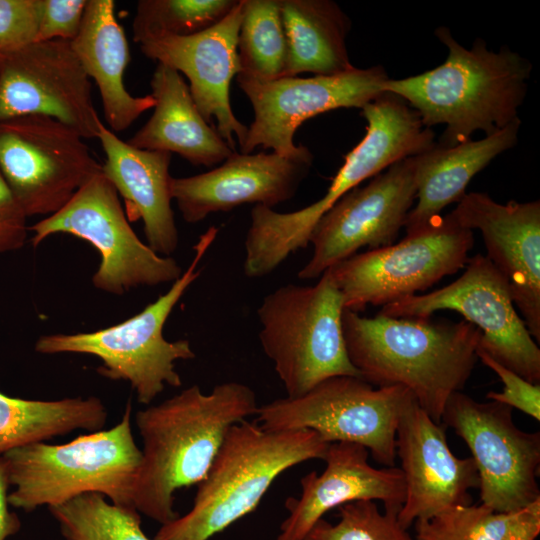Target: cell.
Returning <instances> with one entry per match:
<instances>
[{
	"mask_svg": "<svg viewBox=\"0 0 540 540\" xmlns=\"http://www.w3.org/2000/svg\"><path fill=\"white\" fill-rule=\"evenodd\" d=\"M96 138L105 154L102 172L123 198L127 219L141 220L147 245L170 256L179 243L171 207V153L133 147L103 122Z\"/></svg>",
	"mask_w": 540,
	"mask_h": 540,
	"instance_id": "obj_22",
	"label": "cell"
},
{
	"mask_svg": "<svg viewBox=\"0 0 540 540\" xmlns=\"http://www.w3.org/2000/svg\"><path fill=\"white\" fill-rule=\"evenodd\" d=\"M477 358L495 372L503 383L501 392L490 391L486 398L521 410L536 421L540 420V384L531 383L514 371L501 365L483 350L477 348Z\"/></svg>",
	"mask_w": 540,
	"mask_h": 540,
	"instance_id": "obj_34",
	"label": "cell"
},
{
	"mask_svg": "<svg viewBox=\"0 0 540 540\" xmlns=\"http://www.w3.org/2000/svg\"><path fill=\"white\" fill-rule=\"evenodd\" d=\"M287 54L283 77L335 75L352 65L346 46L351 21L331 0H279Z\"/></svg>",
	"mask_w": 540,
	"mask_h": 540,
	"instance_id": "obj_26",
	"label": "cell"
},
{
	"mask_svg": "<svg viewBox=\"0 0 540 540\" xmlns=\"http://www.w3.org/2000/svg\"><path fill=\"white\" fill-rule=\"evenodd\" d=\"M41 8L42 0H0V53L37 41Z\"/></svg>",
	"mask_w": 540,
	"mask_h": 540,
	"instance_id": "obj_33",
	"label": "cell"
},
{
	"mask_svg": "<svg viewBox=\"0 0 540 540\" xmlns=\"http://www.w3.org/2000/svg\"><path fill=\"white\" fill-rule=\"evenodd\" d=\"M71 46L99 91L107 127L121 132L155 105L151 94L133 96L124 76L130 61L126 34L113 0H88L82 25Z\"/></svg>",
	"mask_w": 540,
	"mask_h": 540,
	"instance_id": "obj_23",
	"label": "cell"
},
{
	"mask_svg": "<svg viewBox=\"0 0 540 540\" xmlns=\"http://www.w3.org/2000/svg\"><path fill=\"white\" fill-rule=\"evenodd\" d=\"M520 126L517 118L480 140L469 139L450 147L436 144L414 156L417 203L408 213L406 235L428 229L446 206L458 203L472 178L516 145Z\"/></svg>",
	"mask_w": 540,
	"mask_h": 540,
	"instance_id": "obj_25",
	"label": "cell"
},
{
	"mask_svg": "<svg viewBox=\"0 0 540 540\" xmlns=\"http://www.w3.org/2000/svg\"><path fill=\"white\" fill-rule=\"evenodd\" d=\"M343 298L326 270L310 286L286 284L257 308L259 342L287 397H298L334 376L360 377L342 329Z\"/></svg>",
	"mask_w": 540,
	"mask_h": 540,
	"instance_id": "obj_7",
	"label": "cell"
},
{
	"mask_svg": "<svg viewBox=\"0 0 540 540\" xmlns=\"http://www.w3.org/2000/svg\"><path fill=\"white\" fill-rule=\"evenodd\" d=\"M414 400L403 386L374 387L360 377L334 376L301 396L259 406L256 422L270 431L308 429L328 443H356L377 463L393 467L398 422Z\"/></svg>",
	"mask_w": 540,
	"mask_h": 540,
	"instance_id": "obj_8",
	"label": "cell"
},
{
	"mask_svg": "<svg viewBox=\"0 0 540 540\" xmlns=\"http://www.w3.org/2000/svg\"><path fill=\"white\" fill-rule=\"evenodd\" d=\"M236 78L254 112L240 153L250 154L261 146L284 157H292L301 150L302 145L294 144V135L304 121L339 108L361 109L383 92L390 79L380 65L270 82Z\"/></svg>",
	"mask_w": 540,
	"mask_h": 540,
	"instance_id": "obj_14",
	"label": "cell"
},
{
	"mask_svg": "<svg viewBox=\"0 0 540 540\" xmlns=\"http://www.w3.org/2000/svg\"><path fill=\"white\" fill-rule=\"evenodd\" d=\"M430 317H364L344 308L342 329L349 360L363 380L374 387L407 388L441 423L449 397L472 374L481 332L467 321Z\"/></svg>",
	"mask_w": 540,
	"mask_h": 540,
	"instance_id": "obj_2",
	"label": "cell"
},
{
	"mask_svg": "<svg viewBox=\"0 0 540 540\" xmlns=\"http://www.w3.org/2000/svg\"><path fill=\"white\" fill-rule=\"evenodd\" d=\"M108 413L95 396L31 400L0 392V456L76 430H102Z\"/></svg>",
	"mask_w": 540,
	"mask_h": 540,
	"instance_id": "obj_27",
	"label": "cell"
},
{
	"mask_svg": "<svg viewBox=\"0 0 540 540\" xmlns=\"http://www.w3.org/2000/svg\"><path fill=\"white\" fill-rule=\"evenodd\" d=\"M258 408L251 387L228 381L209 393L194 384L139 410L135 423L143 448L134 508L161 525L176 519V492L201 482L229 429Z\"/></svg>",
	"mask_w": 540,
	"mask_h": 540,
	"instance_id": "obj_1",
	"label": "cell"
},
{
	"mask_svg": "<svg viewBox=\"0 0 540 540\" xmlns=\"http://www.w3.org/2000/svg\"><path fill=\"white\" fill-rule=\"evenodd\" d=\"M25 115L47 116L85 139L97 137L102 121L70 41H35L0 53V121Z\"/></svg>",
	"mask_w": 540,
	"mask_h": 540,
	"instance_id": "obj_16",
	"label": "cell"
},
{
	"mask_svg": "<svg viewBox=\"0 0 540 540\" xmlns=\"http://www.w3.org/2000/svg\"><path fill=\"white\" fill-rule=\"evenodd\" d=\"M64 540H154L132 506L113 504L99 493H85L48 507Z\"/></svg>",
	"mask_w": 540,
	"mask_h": 540,
	"instance_id": "obj_30",
	"label": "cell"
},
{
	"mask_svg": "<svg viewBox=\"0 0 540 540\" xmlns=\"http://www.w3.org/2000/svg\"><path fill=\"white\" fill-rule=\"evenodd\" d=\"M238 0H140L132 22L136 43L160 36H190L226 17Z\"/></svg>",
	"mask_w": 540,
	"mask_h": 540,
	"instance_id": "obj_31",
	"label": "cell"
},
{
	"mask_svg": "<svg viewBox=\"0 0 540 540\" xmlns=\"http://www.w3.org/2000/svg\"><path fill=\"white\" fill-rule=\"evenodd\" d=\"M244 0L214 26L190 36H160L139 44L151 60L167 65L189 80L191 96L204 119L216 120L217 132L235 151L234 136L241 146L248 127L240 122L230 104V86L239 73L238 33Z\"/></svg>",
	"mask_w": 540,
	"mask_h": 540,
	"instance_id": "obj_18",
	"label": "cell"
},
{
	"mask_svg": "<svg viewBox=\"0 0 540 540\" xmlns=\"http://www.w3.org/2000/svg\"><path fill=\"white\" fill-rule=\"evenodd\" d=\"M368 450L349 442L330 443L322 473L300 479L298 498L285 502L287 517L275 540H303L314 524L333 508L358 500L382 501L385 509L400 510L405 500L404 475L398 467L375 468Z\"/></svg>",
	"mask_w": 540,
	"mask_h": 540,
	"instance_id": "obj_21",
	"label": "cell"
},
{
	"mask_svg": "<svg viewBox=\"0 0 540 540\" xmlns=\"http://www.w3.org/2000/svg\"><path fill=\"white\" fill-rule=\"evenodd\" d=\"M132 405L107 430L64 444L36 442L3 454L13 490L9 505L32 512L85 493H99L120 506H133L142 461L131 427Z\"/></svg>",
	"mask_w": 540,
	"mask_h": 540,
	"instance_id": "obj_5",
	"label": "cell"
},
{
	"mask_svg": "<svg viewBox=\"0 0 540 540\" xmlns=\"http://www.w3.org/2000/svg\"><path fill=\"white\" fill-rule=\"evenodd\" d=\"M306 147L292 157L274 152H234L208 172L171 180V195L185 222L195 224L217 212L252 203L269 208L294 197L310 172Z\"/></svg>",
	"mask_w": 540,
	"mask_h": 540,
	"instance_id": "obj_19",
	"label": "cell"
},
{
	"mask_svg": "<svg viewBox=\"0 0 540 540\" xmlns=\"http://www.w3.org/2000/svg\"><path fill=\"white\" fill-rule=\"evenodd\" d=\"M84 139L47 116L0 121V173L27 217L55 214L102 171Z\"/></svg>",
	"mask_w": 540,
	"mask_h": 540,
	"instance_id": "obj_11",
	"label": "cell"
},
{
	"mask_svg": "<svg viewBox=\"0 0 540 540\" xmlns=\"http://www.w3.org/2000/svg\"><path fill=\"white\" fill-rule=\"evenodd\" d=\"M453 310L481 332L479 349L525 380L540 384V349L515 309L506 278L482 254L469 258L464 273L431 293L385 305L380 314L427 318Z\"/></svg>",
	"mask_w": 540,
	"mask_h": 540,
	"instance_id": "obj_12",
	"label": "cell"
},
{
	"mask_svg": "<svg viewBox=\"0 0 540 540\" xmlns=\"http://www.w3.org/2000/svg\"><path fill=\"white\" fill-rule=\"evenodd\" d=\"M217 234L215 226L203 233L193 247L194 257L187 269L166 293L136 315L93 332L42 335L35 343V351L46 355L95 356L102 362L98 373L110 380L127 381L143 405H149L165 386L180 387L182 379L176 362L194 359L196 355L188 340L165 339L163 328L176 304L199 277V263Z\"/></svg>",
	"mask_w": 540,
	"mask_h": 540,
	"instance_id": "obj_6",
	"label": "cell"
},
{
	"mask_svg": "<svg viewBox=\"0 0 540 540\" xmlns=\"http://www.w3.org/2000/svg\"><path fill=\"white\" fill-rule=\"evenodd\" d=\"M339 520H318L303 540H415L398 521V510L381 512L375 501L358 500L338 507Z\"/></svg>",
	"mask_w": 540,
	"mask_h": 540,
	"instance_id": "obj_32",
	"label": "cell"
},
{
	"mask_svg": "<svg viewBox=\"0 0 540 540\" xmlns=\"http://www.w3.org/2000/svg\"><path fill=\"white\" fill-rule=\"evenodd\" d=\"M237 51L236 77L257 82L282 78L287 44L279 0H244Z\"/></svg>",
	"mask_w": 540,
	"mask_h": 540,
	"instance_id": "obj_29",
	"label": "cell"
},
{
	"mask_svg": "<svg viewBox=\"0 0 540 540\" xmlns=\"http://www.w3.org/2000/svg\"><path fill=\"white\" fill-rule=\"evenodd\" d=\"M434 33L448 50L446 60L422 74L389 79L383 92L404 99L426 127L445 125L438 143L445 147L469 140L477 130L489 135L519 118L532 70L529 60L507 46L489 50L480 38L467 49L447 27Z\"/></svg>",
	"mask_w": 540,
	"mask_h": 540,
	"instance_id": "obj_3",
	"label": "cell"
},
{
	"mask_svg": "<svg viewBox=\"0 0 540 540\" xmlns=\"http://www.w3.org/2000/svg\"><path fill=\"white\" fill-rule=\"evenodd\" d=\"M473 231L449 213L397 244L372 249L333 265L327 271L345 309L359 312L416 295L465 267Z\"/></svg>",
	"mask_w": 540,
	"mask_h": 540,
	"instance_id": "obj_10",
	"label": "cell"
},
{
	"mask_svg": "<svg viewBox=\"0 0 540 540\" xmlns=\"http://www.w3.org/2000/svg\"><path fill=\"white\" fill-rule=\"evenodd\" d=\"M415 159L405 158L363 187L344 194L315 224L313 254L298 278H319L333 265L355 255L394 244L416 199Z\"/></svg>",
	"mask_w": 540,
	"mask_h": 540,
	"instance_id": "obj_15",
	"label": "cell"
},
{
	"mask_svg": "<svg viewBox=\"0 0 540 540\" xmlns=\"http://www.w3.org/2000/svg\"><path fill=\"white\" fill-rule=\"evenodd\" d=\"M155 101L149 120L127 143L150 151L177 153L194 166L211 167L234 152L199 112L182 75L157 63L151 81Z\"/></svg>",
	"mask_w": 540,
	"mask_h": 540,
	"instance_id": "obj_24",
	"label": "cell"
},
{
	"mask_svg": "<svg viewBox=\"0 0 540 540\" xmlns=\"http://www.w3.org/2000/svg\"><path fill=\"white\" fill-rule=\"evenodd\" d=\"M29 231L34 247L58 233L90 243L100 256L92 284L106 293L122 295L137 287L173 283L183 273L174 258L157 254L138 238L116 189L102 171L62 209L33 224Z\"/></svg>",
	"mask_w": 540,
	"mask_h": 540,
	"instance_id": "obj_9",
	"label": "cell"
},
{
	"mask_svg": "<svg viewBox=\"0 0 540 540\" xmlns=\"http://www.w3.org/2000/svg\"><path fill=\"white\" fill-rule=\"evenodd\" d=\"M10 487L6 461L0 456V540L15 535L21 529V522L16 513L8 508V488Z\"/></svg>",
	"mask_w": 540,
	"mask_h": 540,
	"instance_id": "obj_37",
	"label": "cell"
},
{
	"mask_svg": "<svg viewBox=\"0 0 540 540\" xmlns=\"http://www.w3.org/2000/svg\"><path fill=\"white\" fill-rule=\"evenodd\" d=\"M396 456L405 481V500L397 515L403 528L452 507L472 504L469 490L479 488L474 460L452 453L446 427L433 421L416 400L398 422Z\"/></svg>",
	"mask_w": 540,
	"mask_h": 540,
	"instance_id": "obj_17",
	"label": "cell"
},
{
	"mask_svg": "<svg viewBox=\"0 0 540 540\" xmlns=\"http://www.w3.org/2000/svg\"><path fill=\"white\" fill-rule=\"evenodd\" d=\"M469 230L478 229L487 258L508 281L528 331L540 341V202L501 204L470 192L451 212Z\"/></svg>",
	"mask_w": 540,
	"mask_h": 540,
	"instance_id": "obj_20",
	"label": "cell"
},
{
	"mask_svg": "<svg viewBox=\"0 0 540 540\" xmlns=\"http://www.w3.org/2000/svg\"><path fill=\"white\" fill-rule=\"evenodd\" d=\"M88 0H42L37 41H72L78 34Z\"/></svg>",
	"mask_w": 540,
	"mask_h": 540,
	"instance_id": "obj_35",
	"label": "cell"
},
{
	"mask_svg": "<svg viewBox=\"0 0 540 540\" xmlns=\"http://www.w3.org/2000/svg\"><path fill=\"white\" fill-rule=\"evenodd\" d=\"M415 540H536L540 533V499L515 512L487 506H456L415 522Z\"/></svg>",
	"mask_w": 540,
	"mask_h": 540,
	"instance_id": "obj_28",
	"label": "cell"
},
{
	"mask_svg": "<svg viewBox=\"0 0 540 540\" xmlns=\"http://www.w3.org/2000/svg\"><path fill=\"white\" fill-rule=\"evenodd\" d=\"M27 218L0 173V253L23 247L29 230Z\"/></svg>",
	"mask_w": 540,
	"mask_h": 540,
	"instance_id": "obj_36",
	"label": "cell"
},
{
	"mask_svg": "<svg viewBox=\"0 0 540 540\" xmlns=\"http://www.w3.org/2000/svg\"><path fill=\"white\" fill-rule=\"evenodd\" d=\"M330 443L312 430L270 431L243 420L227 432L191 509L161 525L154 540H209L256 509L289 468L324 459Z\"/></svg>",
	"mask_w": 540,
	"mask_h": 540,
	"instance_id": "obj_4",
	"label": "cell"
},
{
	"mask_svg": "<svg viewBox=\"0 0 540 540\" xmlns=\"http://www.w3.org/2000/svg\"><path fill=\"white\" fill-rule=\"evenodd\" d=\"M441 423L471 451L481 504L509 513L540 499V432L519 429L511 407L491 400L479 402L457 391L449 397Z\"/></svg>",
	"mask_w": 540,
	"mask_h": 540,
	"instance_id": "obj_13",
	"label": "cell"
}]
</instances>
